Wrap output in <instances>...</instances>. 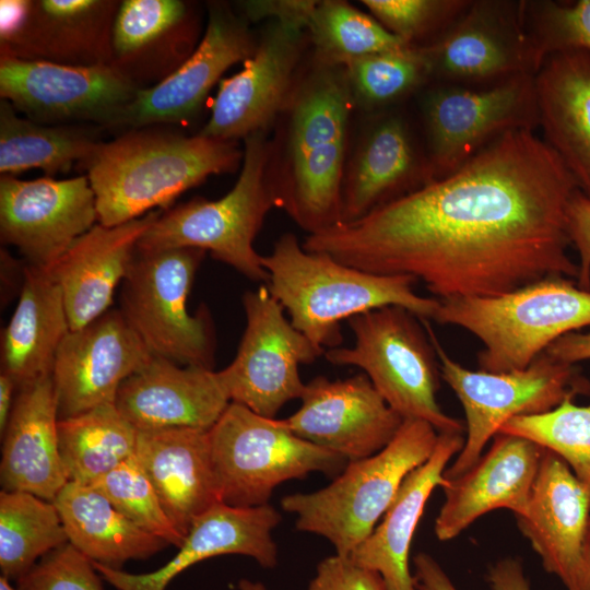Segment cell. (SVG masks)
<instances>
[{
    "label": "cell",
    "mask_w": 590,
    "mask_h": 590,
    "mask_svg": "<svg viewBox=\"0 0 590 590\" xmlns=\"http://www.w3.org/2000/svg\"><path fill=\"white\" fill-rule=\"evenodd\" d=\"M261 261L269 274L266 285L293 327L324 350L341 346L343 320L385 306L428 320L440 305L438 298L416 294L412 276L374 274L307 251L292 233L280 236Z\"/></svg>",
    "instance_id": "277c9868"
},
{
    "label": "cell",
    "mask_w": 590,
    "mask_h": 590,
    "mask_svg": "<svg viewBox=\"0 0 590 590\" xmlns=\"http://www.w3.org/2000/svg\"><path fill=\"white\" fill-rule=\"evenodd\" d=\"M268 22L243 69L220 81L210 117L199 134L237 142L256 132H268L274 123L309 42L306 30L299 25Z\"/></svg>",
    "instance_id": "d6986e66"
},
{
    "label": "cell",
    "mask_w": 590,
    "mask_h": 590,
    "mask_svg": "<svg viewBox=\"0 0 590 590\" xmlns=\"http://www.w3.org/2000/svg\"><path fill=\"white\" fill-rule=\"evenodd\" d=\"M317 2L312 0H250L239 1L236 7L249 23L268 19L296 24L306 30Z\"/></svg>",
    "instance_id": "7dc6e473"
},
{
    "label": "cell",
    "mask_w": 590,
    "mask_h": 590,
    "mask_svg": "<svg viewBox=\"0 0 590 590\" xmlns=\"http://www.w3.org/2000/svg\"><path fill=\"white\" fill-rule=\"evenodd\" d=\"M221 502L233 507L267 505L283 482L311 472L340 474L347 460L309 442L281 420L261 416L231 402L209 430Z\"/></svg>",
    "instance_id": "30bf717a"
},
{
    "label": "cell",
    "mask_w": 590,
    "mask_h": 590,
    "mask_svg": "<svg viewBox=\"0 0 590 590\" xmlns=\"http://www.w3.org/2000/svg\"><path fill=\"white\" fill-rule=\"evenodd\" d=\"M523 19L542 64L550 55L566 50L590 54V0L564 3L522 0Z\"/></svg>",
    "instance_id": "b9f144b4"
},
{
    "label": "cell",
    "mask_w": 590,
    "mask_h": 590,
    "mask_svg": "<svg viewBox=\"0 0 590 590\" xmlns=\"http://www.w3.org/2000/svg\"><path fill=\"white\" fill-rule=\"evenodd\" d=\"M306 33L312 56L330 63L344 64L363 56L409 46L371 14L341 0L318 1Z\"/></svg>",
    "instance_id": "f35d334b"
},
{
    "label": "cell",
    "mask_w": 590,
    "mask_h": 590,
    "mask_svg": "<svg viewBox=\"0 0 590 590\" xmlns=\"http://www.w3.org/2000/svg\"><path fill=\"white\" fill-rule=\"evenodd\" d=\"M139 90L113 66H67L0 56V97L43 125L118 129Z\"/></svg>",
    "instance_id": "9a60e30c"
},
{
    "label": "cell",
    "mask_w": 590,
    "mask_h": 590,
    "mask_svg": "<svg viewBox=\"0 0 590 590\" xmlns=\"http://www.w3.org/2000/svg\"><path fill=\"white\" fill-rule=\"evenodd\" d=\"M566 229L580 258L577 285L590 291V199L578 189L567 205Z\"/></svg>",
    "instance_id": "bcb514c9"
},
{
    "label": "cell",
    "mask_w": 590,
    "mask_h": 590,
    "mask_svg": "<svg viewBox=\"0 0 590 590\" xmlns=\"http://www.w3.org/2000/svg\"><path fill=\"white\" fill-rule=\"evenodd\" d=\"M243 160L237 142L158 125L101 141L80 166L96 198L98 223L111 227L167 210L208 177L237 170Z\"/></svg>",
    "instance_id": "3957f363"
},
{
    "label": "cell",
    "mask_w": 590,
    "mask_h": 590,
    "mask_svg": "<svg viewBox=\"0 0 590 590\" xmlns=\"http://www.w3.org/2000/svg\"><path fill=\"white\" fill-rule=\"evenodd\" d=\"M57 433L68 482L86 485L132 457L138 434L115 403L58 420Z\"/></svg>",
    "instance_id": "d590c367"
},
{
    "label": "cell",
    "mask_w": 590,
    "mask_h": 590,
    "mask_svg": "<svg viewBox=\"0 0 590 590\" xmlns=\"http://www.w3.org/2000/svg\"><path fill=\"white\" fill-rule=\"evenodd\" d=\"M0 590H19L10 585V580L4 576L0 577Z\"/></svg>",
    "instance_id": "11a10c76"
},
{
    "label": "cell",
    "mask_w": 590,
    "mask_h": 590,
    "mask_svg": "<svg viewBox=\"0 0 590 590\" xmlns=\"http://www.w3.org/2000/svg\"><path fill=\"white\" fill-rule=\"evenodd\" d=\"M438 432L427 422L404 420L379 452L349 461L326 487L281 499L296 515V529L329 540L335 554L351 553L373 532L406 475L432 456Z\"/></svg>",
    "instance_id": "8992f818"
},
{
    "label": "cell",
    "mask_w": 590,
    "mask_h": 590,
    "mask_svg": "<svg viewBox=\"0 0 590 590\" xmlns=\"http://www.w3.org/2000/svg\"><path fill=\"white\" fill-rule=\"evenodd\" d=\"M439 359L441 378L456 393L465 414V440L445 480L465 473L504 424L517 416L546 413L565 400L590 394V381L579 369L545 352L528 367L504 373L470 370L452 359L422 319Z\"/></svg>",
    "instance_id": "9c48e42d"
},
{
    "label": "cell",
    "mask_w": 590,
    "mask_h": 590,
    "mask_svg": "<svg viewBox=\"0 0 590 590\" xmlns=\"http://www.w3.org/2000/svg\"><path fill=\"white\" fill-rule=\"evenodd\" d=\"M206 8V27L194 51L160 84L137 92L118 129L191 122L224 72L252 56L258 39L238 10L223 1H210Z\"/></svg>",
    "instance_id": "ffe728a7"
},
{
    "label": "cell",
    "mask_w": 590,
    "mask_h": 590,
    "mask_svg": "<svg viewBox=\"0 0 590 590\" xmlns=\"http://www.w3.org/2000/svg\"><path fill=\"white\" fill-rule=\"evenodd\" d=\"M576 189L534 131L514 130L448 176L302 245L362 271L412 276L438 299L500 296L578 278L566 229Z\"/></svg>",
    "instance_id": "6da1fadb"
},
{
    "label": "cell",
    "mask_w": 590,
    "mask_h": 590,
    "mask_svg": "<svg viewBox=\"0 0 590 590\" xmlns=\"http://www.w3.org/2000/svg\"><path fill=\"white\" fill-rule=\"evenodd\" d=\"M238 590H268V589L262 582L251 581L248 579H240L238 583Z\"/></svg>",
    "instance_id": "db71d44e"
},
{
    "label": "cell",
    "mask_w": 590,
    "mask_h": 590,
    "mask_svg": "<svg viewBox=\"0 0 590 590\" xmlns=\"http://www.w3.org/2000/svg\"><path fill=\"white\" fill-rule=\"evenodd\" d=\"M229 403L221 371L155 355L120 385L115 401L137 430H210Z\"/></svg>",
    "instance_id": "cb8c5ba5"
},
{
    "label": "cell",
    "mask_w": 590,
    "mask_h": 590,
    "mask_svg": "<svg viewBox=\"0 0 590 590\" xmlns=\"http://www.w3.org/2000/svg\"><path fill=\"white\" fill-rule=\"evenodd\" d=\"M430 83L488 87L541 67L527 31L522 0H471L434 42L422 46Z\"/></svg>",
    "instance_id": "4fadbf2b"
},
{
    "label": "cell",
    "mask_w": 590,
    "mask_h": 590,
    "mask_svg": "<svg viewBox=\"0 0 590 590\" xmlns=\"http://www.w3.org/2000/svg\"><path fill=\"white\" fill-rule=\"evenodd\" d=\"M153 354L125 320L109 309L86 326L70 330L52 368L58 418L115 403L120 385Z\"/></svg>",
    "instance_id": "44dd1931"
},
{
    "label": "cell",
    "mask_w": 590,
    "mask_h": 590,
    "mask_svg": "<svg viewBox=\"0 0 590 590\" xmlns=\"http://www.w3.org/2000/svg\"><path fill=\"white\" fill-rule=\"evenodd\" d=\"M197 248L140 251L120 285L119 310L149 351L182 366L213 369L215 337L206 308L187 300L205 256Z\"/></svg>",
    "instance_id": "8fae6325"
},
{
    "label": "cell",
    "mask_w": 590,
    "mask_h": 590,
    "mask_svg": "<svg viewBox=\"0 0 590 590\" xmlns=\"http://www.w3.org/2000/svg\"><path fill=\"white\" fill-rule=\"evenodd\" d=\"M498 433L524 437L555 452L590 496V406L568 399L546 413L514 417Z\"/></svg>",
    "instance_id": "ab89813d"
},
{
    "label": "cell",
    "mask_w": 590,
    "mask_h": 590,
    "mask_svg": "<svg viewBox=\"0 0 590 590\" xmlns=\"http://www.w3.org/2000/svg\"><path fill=\"white\" fill-rule=\"evenodd\" d=\"M568 590H590V521L582 544L578 570Z\"/></svg>",
    "instance_id": "f5cc1de1"
},
{
    "label": "cell",
    "mask_w": 590,
    "mask_h": 590,
    "mask_svg": "<svg viewBox=\"0 0 590 590\" xmlns=\"http://www.w3.org/2000/svg\"><path fill=\"white\" fill-rule=\"evenodd\" d=\"M17 391H19L17 387L15 382L13 381V379L7 373L1 371L0 373V433H1V436L3 435L7 428V425H8V422H9V418H10V415H11V412L15 402V398H16V396L14 397V394Z\"/></svg>",
    "instance_id": "816d5d0a"
},
{
    "label": "cell",
    "mask_w": 590,
    "mask_h": 590,
    "mask_svg": "<svg viewBox=\"0 0 590 590\" xmlns=\"http://www.w3.org/2000/svg\"><path fill=\"white\" fill-rule=\"evenodd\" d=\"M281 515L271 505L233 507L220 503L196 520L178 553L158 569L130 574L92 562L98 574L118 590H165L192 565L224 554L252 557L263 568L278 564L272 530Z\"/></svg>",
    "instance_id": "484cf974"
},
{
    "label": "cell",
    "mask_w": 590,
    "mask_h": 590,
    "mask_svg": "<svg viewBox=\"0 0 590 590\" xmlns=\"http://www.w3.org/2000/svg\"><path fill=\"white\" fill-rule=\"evenodd\" d=\"M69 542L52 502L20 491L0 493L1 576L17 580L49 552Z\"/></svg>",
    "instance_id": "8d00e7d4"
},
{
    "label": "cell",
    "mask_w": 590,
    "mask_h": 590,
    "mask_svg": "<svg viewBox=\"0 0 590 590\" xmlns=\"http://www.w3.org/2000/svg\"><path fill=\"white\" fill-rule=\"evenodd\" d=\"M134 456L176 531L185 539L198 518L222 503L209 430H137Z\"/></svg>",
    "instance_id": "4316f807"
},
{
    "label": "cell",
    "mask_w": 590,
    "mask_h": 590,
    "mask_svg": "<svg viewBox=\"0 0 590 590\" xmlns=\"http://www.w3.org/2000/svg\"><path fill=\"white\" fill-rule=\"evenodd\" d=\"M243 306L246 328L236 356L220 371L231 402L274 418L304 392L299 365L314 363L326 350L293 327L266 284L246 292Z\"/></svg>",
    "instance_id": "5bb4252c"
},
{
    "label": "cell",
    "mask_w": 590,
    "mask_h": 590,
    "mask_svg": "<svg viewBox=\"0 0 590 590\" xmlns=\"http://www.w3.org/2000/svg\"><path fill=\"white\" fill-rule=\"evenodd\" d=\"M471 0H363L369 13L409 46L437 39L468 8Z\"/></svg>",
    "instance_id": "7bdbcfd3"
},
{
    "label": "cell",
    "mask_w": 590,
    "mask_h": 590,
    "mask_svg": "<svg viewBox=\"0 0 590 590\" xmlns=\"http://www.w3.org/2000/svg\"><path fill=\"white\" fill-rule=\"evenodd\" d=\"M344 66L355 107L365 115L406 105L432 82L422 47L371 54Z\"/></svg>",
    "instance_id": "74e56055"
},
{
    "label": "cell",
    "mask_w": 590,
    "mask_h": 590,
    "mask_svg": "<svg viewBox=\"0 0 590 590\" xmlns=\"http://www.w3.org/2000/svg\"><path fill=\"white\" fill-rule=\"evenodd\" d=\"M117 0H1L0 56L110 64Z\"/></svg>",
    "instance_id": "e0dca14e"
},
{
    "label": "cell",
    "mask_w": 590,
    "mask_h": 590,
    "mask_svg": "<svg viewBox=\"0 0 590 590\" xmlns=\"http://www.w3.org/2000/svg\"><path fill=\"white\" fill-rule=\"evenodd\" d=\"M545 353L568 364L590 359V330L588 332H570L554 341Z\"/></svg>",
    "instance_id": "f907efd6"
},
{
    "label": "cell",
    "mask_w": 590,
    "mask_h": 590,
    "mask_svg": "<svg viewBox=\"0 0 590 590\" xmlns=\"http://www.w3.org/2000/svg\"><path fill=\"white\" fill-rule=\"evenodd\" d=\"M70 331L60 286L49 270L25 266L19 300L1 337V371L21 390L51 376Z\"/></svg>",
    "instance_id": "d6a6232c"
},
{
    "label": "cell",
    "mask_w": 590,
    "mask_h": 590,
    "mask_svg": "<svg viewBox=\"0 0 590 590\" xmlns=\"http://www.w3.org/2000/svg\"><path fill=\"white\" fill-rule=\"evenodd\" d=\"M544 447L517 435L497 433L488 451L462 475L440 486L445 502L435 520L440 541L458 536L477 518L505 508L521 516L528 506Z\"/></svg>",
    "instance_id": "d4e9b609"
},
{
    "label": "cell",
    "mask_w": 590,
    "mask_h": 590,
    "mask_svg": "<svg viewBox=\"0 0 590 590\" xmlns=\"http://www.w3.org/2000/svg\"><path fill=\"white\" fill-rule=\"evenodd\" d=\"M535 75L488 87L430 83L413 98L434 180L456 172L505 133L539 127Z\"/></svg>",
    "instance_id": "7c38bea8"
},
{
    "label": "cell",
    "mask_w": 590,
    "mask_h": 590,
    "mask_svg": "<svg viewBox=\"0 0 590 590\" xmlns=\"http://www.w3.org/2000/svg\"><path fill=\"white\" fill-rule=\"evenodd\" d=\"M103 129L83 125H43L0 101V173L11 175L40 168L47 176L81 164L102 141Z\"/></svg>",
    "instance_id": "e575fe53"
},
{
    "label": "cell",
    "mask_w": 590,
    "mask_h": 590,
    "mask_svg": "<svg viewBox=\"0 0 590 590\" xmlns=\"http://www.w3.org/2000/svg\"><path fill=\"white\" fill-rule=\"evenodd\" d=\"M433 320L460 327L483 344L479 369L528 367L560 337L590 327V291L565 276H547L494 297L439 299Z\"/></svg>",
    "instance_id": "5b68a950"
},
{
    "label": "cell",
    "mask_w": 590,
    "mask_h": 590,
    "mask_svg": "<svg viewBox=\"0 0 590 590\" xmlns=\"http://www.w3.org/2000/svg\"><path fill=\"white\" fill-rule=\"evenodd\" d=\"M464 440L463 434L438 433L432 456L406 475L381 522L349 556L378 573L388 590H417L409 565L412 539L430 494L442 485L446 465Z\"/></svg>",
    "instance_id": "4dcf8cb0"
},
{
    "label": "cell",
    "mask_w": 590,
    "mask_h": 590,
    "mask_svg": "<svg viewBox=\"0 0 590 590\" xmlns=\"http://www.w3.org/2000/svg\"><path fill=\"white\" fill-rule=\"evenodd\" d=\"M90 485L144 531L168 544L178 547L182 544L185 539L166 516L151 481L134 455Z\"/></svg>",
    "instance_id": "60d3db41"
},
{
    "label": "cell",
    "mask_w": 590,
    "mask_h": 590,
    "mask_svg": "<svg viewBox=\"0 0 590 590\" xmlns=\"http://www.w3.org/2000/svg\"><path fill=\"white\" fill-rule=\"evenodd\" d=\"M58 420L51 376L17 391L2 435V491L55 500L68 483L58 446Z\"/></svg>",
    "instance_id": "f546056e"
},
{
    "label": "cell",
    "mask_w": 590,
    "mask_h": 590,
    "mask_svg": "<svg viewBox=\"0 0 590 590\" xmlns=\"http://www.w3.org/2000/svg\"><path fill=\"white\" fill-rule=\"evenodd\" d=\"M353 109L345 66L312 56L273 123L268 180L276 206L308 235L341 223Z\"/></svg>",
    "instance_id": "7a4b0ae2"
},
{
    "label": "cell",
    "mask_w": 590,
    "mask_h": 590,
    "mask_svg": "<svg viewBox=\"0 0 590 590\" xmlns=\"http://www.w3.org/2000/svg\"><path fill=\"white\" fill-rule=\"evenodd\" d=\"M543 141L590 199V54L550 55L534 76Z\"/></svg>",
    "instance_id": "1f68e13d"
},
{
    "label": "cell",
    "mask_w": 590,
    "mask_h": 590,
    "mask_svg": "<svg viewBox=\"0 0 590 590\" xmlns=\"http://www.w3.org/2000/svg\"><path fill=\"white\" fill-rule=\"evenodd\" d=\"M198 4L185 0H122L111 37L113 66L138 90L160 84L201 40Z\"/></svg>",
    "instance_id": "603a6c76"
},
{
    "label": "cell",
    "mask_w": 590,
    "mask_h": 590,
    "mask_svg": "<svg viewBox=\"0 0 590 590\" xmlns=\"http://www.w3.org/2000/svg\"><path fill=\"white\" fill-rule=\"evenodd\" d=\"M162 211L111 227L95 224L51 267L49 272L61 288L70 330L109 310L139 239Z\"/></svg>",
    "instance_id": "f1b7e54d"
},
{
    "label": "cell",
    "mask_w": 590,
    "mask_h": 590,
    "mask_svg": "<svg viewBox=\"0 0 590 590\" xmlns=\"http://www.w3.org/2000/svg\"><path fill=\"white\" fill-rule=\"evenodd\" d=\"M349 326L353 345L326 350L328 362L361 368L403 420L425 421L438 433L465 432L437 402L439 359L421 318L403 307L385 306L352 317Z\"/></svg>",
    "instance_id": "ba28073f"
},
{
    "label": "cell",
    "mask_w": 590,
    "mask_h": 590,
    "mask_svg": "<svg viewBox=\"0 0 590 590\" xmlns=\"http://www.w3.org/2000/svg\"><path fill=\"white\" fill-rule=\"evenodd\" d=\"M267 133L244 139L239 177L224 197H194L163 210L139 239L137 250L201 249L247 279L267 284L269 274L253 247L267 214L278 208L267 176Z\"/></svg>",
    "instance_id": "52a82bcc"
},
{
    "label": "cell",
    "mask_w": 590,
    "mask_h": 590,
    "mask_svg": "<svg viewBox=\"0 0 590 590\" xmlns=\"http://www.w3.org/2000/svg\"><path fill=\"white\" fill-rule=\"evenodd\" d=\"M413 565L417 590H457L445 570L429 554L418 553L413 558Z\"/></svg>",
    "instance_id": "681fc988"
},
{
    "label": "cell",
    "mask_w": 590,
    "mask_h": 590,
    "mask_svg": "<svg viewBox=\"0 0 590 590\" xmlns=\"http://www.w3.org/2000/svg\"><path fill=\"white\" fill-rule=\"evenodd\" d=\"M69 543L92 562L121 569L130 559H146L168 543L144 531L91 485L68 482L52 502Z\"/></svg>",
    "instance_id": "836d02e7"
},
{
    "label": "cell",
    "mask_w": 590,
    "mask_h": 590,
    "mask_svg": "<svg viewBox=\"0 0 590 590\" xmlns=\"http://www.w3.org/2000/svg\"><path fill=\"white\" fill-rule=\"evenodd\" d=\"M299 409L283 425L296 436L354 461L382 450L403 418L365 374L330 380L317 376L305 385Z\"/></svg>",
    "instance_id": "7402d4cb"
},
{
    "label": "cell",
    "mask_w": 590,
    "mask_h": 590,
    "mask_svg": "<svg viewBox=\"0 0 590 590\" xmlns=\"http://www.w3.org/2000/svg\"><path fill=\"white\" fill-rule=\"evenodd\" d=\"M516 518L543 568L568 590L590 521V496L555 452L544 449L527 509Z\"/></svg>",
    "instance_id": "83f0119b"
},
{
    "label": "cell",
    "mask_w": 590,
    "mask_h": 590,
    "mask_svg": "<svg viewBox=\"0 0 590 590\" xmlns=\"http://www.w3.org/2000/svg\"><path fill=\"white\" fill-rule=\"evenodd\" d=\"M92 560L67 543L16 580L19 590H104Z\"/></svg>",
    "instance_id": "ee69618b"
},
{
    "label": "cell",
    "mask_w": 590,
    "mask_h": 590,
    "mask_svg": "<svg viewBox=\"0 0 590 590\" xmlns=\"http://www.w3.org/2000/svg\"><path fill=\"white\" fill-rule=\"evenodd\" d=\"M96 221V198L87 175L62 180L1 175V241L17 248L31 267L50 270Z\"/></svg>",
    "instance_id": "ac0fdd59"
},
{
    "label": "cell",
    "mask_w": 590,
    "mask_h": 590,
    "mask_svg": "<svg viewBox=\"0 0 590 590\" xmlns=\"http://www.w3.org/2000/svg\"><path fill=\"white\" fill-rule=\"evenodd\" d=\"M410 104L365 115L356 144L347 155L341 223L356 221L434 180Z\"/></svg>",
    "instance_id": "2e32d148"
},
{
    "label": "cell",
    "mask_w": 590,
    "mask_h": 590,
    "mask_svg": "<svg viewBox=\"0 0 590 590\" xmlns=\"http://www.w3.org/2000/svg\"><path fill=\"white\" fill-rule=\"evenodd\" d=\"M308 590H388L381 576L354 564L349 556L332 555L316 568Z\"/></svg>",
    "instance_id": "f6af8a7d"
},
{
    "label": "cell",
    "mask_w": 590,
    "mask_h": 590,
    "mask_svg": "<svg viewBox=\"0 0 590 590\" xmlns=\"http://www.w3.org/2000/svg\"><path fill=\"white\" fill-rule=\"evenodd\" d=\"M487 581L492 590H531L520 559L506 557L489 566Z\"/></svg>",
    "instance_id": "c3c4849f"
}]
</instances>
